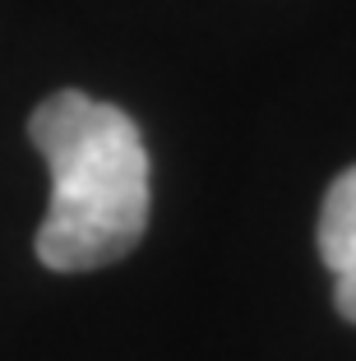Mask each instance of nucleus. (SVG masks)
<instances>
[{"label":"nucleus","instance_id":"obj_1","mask_svg":"<svg viewBox=\"0 0 356 361\" xmlns=\"http://www.w3.org/2000/svg\"><path fill=\"white\" fill-rule=\"evenodd\" d=\"M28 135L51 171L37 259L56 274L125 259L148 227V149L139 126L121 106L61 88L32 106Z\"/></svg>","mask_w":356,"mask_h":361},{"label":"nucleus","instance_id":"obj_2","mask_svg":"<svg viewBox=\"0 0 356 361\" xmlns=\"http://www.w3.org/2000/svg\"><path fill=\"white\" fill-rule=\"evenodd\" d=\"M319 259L333 274V306L356 324V167L338 171L319 204Z\"/></svg>","mask_w":356,"mask_h":361}]
</instances>
